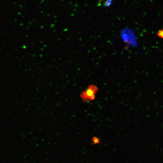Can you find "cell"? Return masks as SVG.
<instances>
[{
	"mask_svg": "<svg viewBox=\"0 0 163 163\" xmlns=\"http://www.w3.org/2000/svg\"><path fill=\"white\" fill-rule=\"evenodd\" d=\"M98 89L96 85H90L86 90L82 92L80 97L84 102L90 101L94 100Z\"/></svg>",
	"mask_w": 163,
	"mask_h": 163,
	"instance_id": "cell-1",
	"label": "cell"
},
{
	"mask_svg": "<svg viewBox=\"0 0 163 163\" xmlns=\"http://www.w3.org/2000/svg\"><path fill=\"white\" fill-rule=\"evenodd\" d=\"M92 141L93 143L92 145H94L100 143V141L99 139L97 137L94 136L92 138Z\"/></svg>",
	"mask_w": 163,
	"mask_h": 163,
	"instance_id": "cell-2",
	"label": "cell"
},
{
	"mask_svg": "<svg viewBox=\"0 0 163 163\" xmlns=\"http://www.w3.org/2000/svg\"><path fill=\"white\" fill-rule=\"evenodd\" d=\"M157 35L158 37L163 39V29L159 30L157 33Z\"/></svg>",
	"mask_w": 163,
	"mask_h": 163,
	"instance_id": "cell-3",
	"label": "cell"
},
{
	"mask_svg": "<svg viewBox=\"0 0 163 163\" xmlns=\"http://www.w3.org/2000/svg\"><path fill=\"white\" fill-rule=\"evenodd\" d=\"M112 2H109L106 1L104 3V5L106 6H110Z\"/></svg>",
	"mask_w": 163,
	"mask_h": 163,
	"instance_id": "cell-4",
	"label": "cell"
},
{
	"mask_svg": "<svg viewBox=\"0 0 163 163\" xmlns=\"http://www.w3.org/2000/svg\"><path fill=\"white\" fill-rule=\"evenodd\" d=\"M107 1L109 2H112V0H107Z\"/></svg>",
	"mask_w": 163,
	"mask_h": 163,
	"instance_id": "cell-5",
	"label": "cell"
},
{
	"mask_svg": "<svg viewBox=\"0 0 163 163\" xmlns=\"http://www.w3.org/2000/svg\"><path fill=\"white\" fill-rule=\"evenodd\" d=\"M102 0H99V2H100L101 1H102Z\"/></svg>",
	"mask_w": 163,
	"mask_h": 163,
	"instance_id": "cell-6",
	"label": "cell"
}]
</instances>
